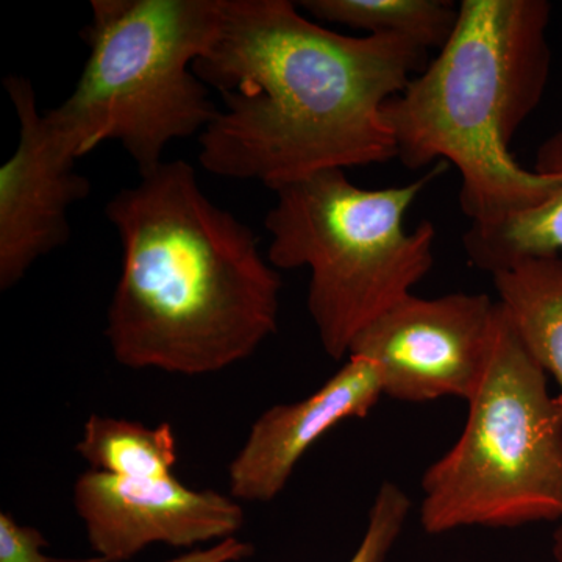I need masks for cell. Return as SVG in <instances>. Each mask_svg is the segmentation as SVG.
Returning a JSON list of instances; mask_svg holds the SVG:
<instances>
[{
    "label": "cell",
    "mask_w": 562,
    "mask_h": 562,
    "mask_svg": "<svg viewBox=\"0 0 562 562\" xmlns=\"http://www.w3.org/2000/svg\"><path fill=\"white\" fill-rule=\"evenodd\" d=\"M398 35L350 36L290 0H222L194 72L224 106L199 136L202 168L276 190L328 169L397 158L383 109L427 68Z\"/></svg>",
    "instance_id": "obj_1"
},
{
    "label": "cell",
    "mask_w": 562,
    "mask_h": 562,
    "mask_svg": "<svg viewBox=\"0 0 562 562\" xmlns=\"http://www.w3.org/2000/svg\"><path fill=\"white\" fill-rule=\"evenodd\" d=\"M314 21L346 25L366 35H398L441 50L452 36L460 5L449 0H302Z\"/></svg>",
    "instance_id": "obj_13"
},
{
    "label": "cell",
    "mask_w": 562,
    "mask_h": 562,
    "mask_svg": "<svg viewBox=\"0 0 562 562\" xmlns=\"http://www.w3.org/2000/svg\"><path fill=\"white\" fill-rule=\"evenodd\" d=\"M105 214L122 246L105 328L120 364L209 375L277 331L279 271L249 225L210 201L190 162L140 173Z\"/></svg>",
    "instance_id": "obj_2"
},
{
    "label": "cell",
    "mask_w": 562,
    "mask_h": 562,
    "mask_svg": "<svg viewBox=\"0 0 562 562\" xmlns=\"http://www.w3.org/2000/svg\"><path fill=\"white\" fill-rule=\"evenodd\" d=\"M550 18L547 0H462L438 57L384 105L403 166L449 160L458 169L471 225L535 209L557 187L509 150L549 85Z\"/></svg>",
    "instance_id": "obj_3"
},
{
    "label": "cell",
    "mask_w": 562,
    "mask_h": 562,
    "mask_svg": "<svg viewBox=\"0 0 562 562\" xmlns=\"http://www.w3.org/2000/svg\"><path fill=\"white\" fill-rule=\"evenodd\" d=\"M497 314L498 302L480 292L409 294L366 327L349 355L375 362L394 401L469 402L490 364Z\"/></svg>",
    "instance_id": "obj_7"
},
{
    "label": "cell",
    "mask_w": 562,
    "mask_h": 562,
    "mask_svg": "<svg viewBox=\"0 0 562 562\" xmlns=\"http://www.w3.org/2000/svg\"><path fill=\"white\" fill-rule=\"evenodd\" d=\"M46 538L33 527H24L11 517L0 514V562H54L41 552Z\"/></svg>",
    "instance_id": "obj_16"
},
{
    "label": "cell",
    "mask_w": 562,
    "mask_h": 562,
    "mask_svg": "<svg viewBox=\"0 0 562 562\" xmlns=\"http://www.w3.org/2000/svg\"><path fill=\"white\" fill-rule=\"evenodd\" d=\"M375 362L349 355L346 364L303 401L266 409L228 465L235 501L268 503L279 497L303 454L344 420L362 419L382 397Z\"/></svg>",
    "instance_id": "obj_10"
},
{
    "label": "cell",
    "mask_w": 562,
    "mask_h": 562,
    "mask_svg": "<svg viewBox=\"0 0 562 562\" xmlns=\"http://www.w3.org/2000/svg\"><path fill=\"white\" fill-rule=\"evenodd\" d=\"M532 171L557 181L546 202L497 224L471 225L462 238L472 265L491 276L527 258L562 257V128L543 140Z\"/></svg>",
    "instance_id": "obj_11"
},
{
    "label": "cell",
    "mask_w": 562,
    "mask_h": 562,
    "mask_svg": "<svg viewBox=\"0 0 562 562\" xmlns=\"http://www.w3.org/2000/svg\"><path fill=\"white\" fill-rule=\"evenodd\" d=\"M553 557L554 561L562 562V517L553 536Z\"/></svg>",
    "instance_id": "obj_18"
},
{
    "label": "cell",
    "mask_w": 562,
    "mask_h": 562,
    "mask_svg": "<svg viewBox=\"0 0 562 562\" xmlns=\"http://www.w3.org/2000/svg\"><path fill=\"white\" fill-rule=\"evenodd\" d=\"M20 122V140L0 168V288L10 290L70 235L69 209L90 194L72 154L40 113L32 81L3 80Z\"/></svg>",
    "instance_id": "obj_8"
},
{
    "label": "cell",
    "mask_w": 562,
    "mask_h": 562,
    "mask_svg": "<svg viewBox=\"0 0 562 562\" xmlns=\"http://www.w3.org/2000/svg\"><path fill=\"white\" fill-rule=\"evenodd\" d=\"M176 446L168 422L150 428L139 422L92 414L76 450L91 471L122 479H169L177 462Z\"/></svg>",
    "instance_id": "obj_14"
},
{
    "label": "cell",
    "mask_w": 562,
    "mask_h": 562,
    "mask_svg": "<svg viewBox=\"0 0 562 562\" xmlns=\"http://www.w3.org/2000/svg\"><path fill=\"white\" fill-rule=\"evenodd\" d=\"M222 0H92L90 55L72 94L44 114L76 158L117 140L146 173L172 140L202 135L221 106L194 72Z\"/></svg>",
    "instance_id": "obj_4"
},
{
    "label": "cell",
    "mask_w": 562,
    "mask_h": 562,
    "mask_svg": "<svg viewBox=\"0 0 562 562\" xmlns=\"http://www.w3.org/2000/svg\"><path fill=\"white\" fill-rule=\"evenodd\" d=\"M412 508V498L398 484L382 483L373 498L364 536L349 562H387Z\"/></svg>",
    "instance_id": "obj_15"
},
{
    "label": "cell",
    "mask_w": 562,
    "mask_h": 562,
    "mask_svg": "<svg viewBox=\"0 0 562 562\" xmlns=\"http://www.w3.org/2000/svg\"><path fill=\"white\" fill-rule=\"evenodd\" d=\"M74 506L101 562L132 560L151 543L201 546L235 538L244 525L238 501L169 479H122L98 471L74 484Z\"/></svg>",
    "instance_id": "obj_9"
},
{
    "label": "cell",
    "mask_w": 562,
    "mask_h": 562,
    "mask_svg": "<svg viewBox=\"0 0 562 562\" xmlns=\"http://www.w3.org/2000/svg\"><path fill=\"white\" fill-rule=\"evenodd\" d=\"M492 280L498 302L562 398V257L527 258Z\"/></svg>",
    "instance_id": "obj_12"
},
{
    "label": "cell",
    "mask_w": 562,
    "mask_h": 562,
    "mask_svg": "<svg viewBox=\"0 0 562 562\" xmlns=\"http://www.w3.org/2000/svg\"><path fill=\"white\" fill-rule=\"evenodd\" d=\"M441 165L405 187L364 190L342 169L276 188L265 220L268 260L279 271L308 268V313L322 349L339 361L376 317L413 294L435 265L436 228L405 227L413 203Z\"/></svg>",
    "instance_id": "obj_5"
},
{
    "label": "cell",
    "mask_w": 562,
    "mask_h": 562,
    "mask_svg": "<svg viewBox=\"0 0 562 562\" xmlns=\"http://www.w3.org/2000/svg\"><path fill=\"white\" fill-rule=\"evenodd\" d=\"M468 405L460 438L422 476L425 532L560 522L562 398L501 302L490 364Z\"/></svg>",
    "instance_id": "obj_6"
},
{
    "label": "cell",
    "mask_w": 562,
    "mask_h": 562,
    "mask_svg": "<svg viewBox=\"0 0 562 562\" xmlns=\"http://www.w3.org/2000/svg\"><path fill=\"white\" fill-rule=\"evenodd\" d=\"M254 554V546L249 542L231 538L214 543L209 549H195L166 562H241Z\"/></svg>",
    "instance_id": "obj_17"
}]
</instances>
